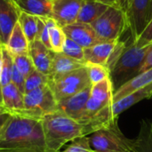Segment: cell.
Returning a JSON list of instances; mask_svg holds the SVG:
<instances>
[{
	"instance_id": "e0dca14e",
	"label": "cell",
	"mask_w": 152,
	"mask_h": 152,
	"mask_svg": "<svg viewBox=\"0 0 152 152\" xmlns=\"http://www.w3.org/2000/svg\"><path fill=\"white\" fill-rule=\"evenodd\" d=\"M84 66H86L85 62L75 60L64 54L62 52L54 53L49 78H54V77L65 75L73 70L80 69Z\"/></svg>"
},
{
	"instance_id": "836d02e7",
	"label": "cell",
	"mask_w": 152,
	"mask_h": 152,
	"mask_svg": "<svg viewBox=\"0 0 152 152\" xmlns=\"http://www.w3.org/2000/svg\"><path fill=\"white\" fill-rule=\"evenodd\" d=\"M11 117V114L4 109V107L0 104V131Z\"/></svg>"
},
{
	"instance_id": "ba28073f",
	"label": "cell",
	"mask_w": 152,
	"mask_h": 152,
	"mask_svg": "<svg viewBox=\"0 0 152 152\" xmlns=\"http://www.w3.org/2000/svg\"><path fill=\"white\" fill-rule=\"evenodd\" d=\"M92 86L86 66L65 75L49 78L51 87L57 102L69 98Z\"/></svg>"
},
{
	"instance_id": "30bf717a",
	"label": "cell",
	"mask_w": 152,
	"mask_h": 152,
	"mask_svg": "<svg viewBox=\"0 0 152 152\" xmlns=\"http://www.w3.org/2000/svg\"><path fill=\"white\" fill-rule=\"evenodd\" d=\"M85 1L86 0H53L52 18L61 28L75 23Z\"/></svg>"
},
{
	"instance_id": "ab89813d",
	"label": "cell",
	"mask_w": 152,
	"mask_h": 152,
	"mask_svg": "<svg viewBox=\"0 0 152 152\" xmlns=\"http://www.w3.org/2000/svg\"><path fill=\"white\" fill-rule=\"evenodd\" d=\"M122 2H123V0H122Z\"/></svg>"
},
{
	"instance_id": "277c9868",
	"label": "cell",
	"mask_w": 152,
	"mask_h": 152,
	"mask_svg": "<svg viewBox=\"0 0 152 152\" xmlns=\"http://www.w3.org/2000/svg\"><path fill=\"white\" fill-rule=\"evenodd\" d=\"M151 44L143 45L132 40L130 44H126L120 56L110 69V78L112 82L114 92L140 73L146 53Z\"/></svg>"
},
{
	"instance_id": "603a6c76",
	"label": "cell",
	"mask_w": 152,
	"mask_h": 152,
	"mask_svg": "<svg viewBox=\"0 0 152 152\" xmlns=\"http://www.w3.org/2000/svg\"><path fill=\"white\" fill-rule=\"evenodd\" d=\"M41 18L48 28L52 51L54 53H61L64 42L66 40V35L63 32L62 28H61L52 17H41Z\"/></svg>"
},
{
	"instance_id": "7a4b0ae2",
	"label": "cell",
	"mask_w": 152,
	"mask_h": 152,
	"mask_svg": "<svg viewBox=\"0 0 152 152\" xmlns=\"http://www.w3.org/2000/svg\"><path fill=\"white\" fill-rule=\"evenodd\" d=\"M114 88L110 78L92 85L90 97L87 101L85 114L80 124L84 126L86 135L110 124L112 116V97Z\"/></svg>"
},
{
	"instance_id": "3957f363",
	"label": "cell",
	"mask_w": 152,
	"mask_h": 152,
	"mask_svg": "<svg viewBox=\"0 0 152 152\" xmlns=\"http://www.w3.org/2000/svg\"><path fill=\"white\" fill-rule=\"evenodd\" d=\"M42 126L47 152H60L67 142L86 136L80 123L59 111L44 117Z\"/></svg>"
},
{
	"instance_id": "44dd1931",
	"label": "cell",
	"mask_w": 152,
	"mask_h": 152,
	"mask_svg": "<svg viewBox=\"0 0 152 152\" xmlns=\"http://www.w3.org/2000/svg\"><path fill=\"white\" fill-rule=\"evenodd\" d=\"M28 45L29 42L26 38L20 23L17 22L11 33L5 47L12 54V56H14L23 53H28Z\"/></svg>"
},
{
	"instance_id": "f546056e",
	"label": "cell",
	"mask_w": 152,
	"mask_h": 152,
	"mask_svg": "<svg viewBox=\"0 0 152 152\" xmlns=\"http://www.w3.org/2000/svg\"><path fill=\"white\" fill-rule=\"evenodd\" d=\"M61 152H94L89 142L88 136H82L71 142L70 145Z\"/></svg>"
},
{
	"instance_id": "8fae6325",
	"label": "cell",
	"mask_w": 152,
	"mask_h": 152,
	"mask_svg": "<svg viewBox=\"0 0 152 152\" xmlns=\"http://www.w3.org/2000/svg\"><path fill=\"white\" fill-rule=\"evenodd\" d=\"M20 12L15 1L0 0V45L7 44Z\"/></svg>"
},
{
	"instance_id": "5bb4252c",
	"label": "cell",
	"mask_w": 152,
	"mask_h": 152,
	"mask_svg": "<svg viewBox=\"0 0 152 152\" xmlns=\"http://www.w3.org/2000/svg\"><path fill=\"white\" fill-rule=\"evenodd\" d=\"M28 54L35 69L39 72L49 76L51 73L54 52L48 49L41 41L34 40L29 43Z\"/></svg>"
},
{
	"instance_id": "d6a6232c",
	"label": "cell",
	"mask_w": 152,
	"mask_h": 152,
	"mask_svg": "<svg viewBox=\"0 0 152 152\" xmlns=\"http://www.w3.org/2000/svg\"><path fill=\"white\" fill-rule=\"evenodd\" d=\"M152 69V44L151 45V46H150V48L146 53L145 59H144L143 63L142 65V68L140 69V73H142V72H144L148 69Z\"/></svg>"
},
{
	"instance_id": "e575fe53",
	"label": "cell",
	"mask_w": 152,
	"mask_h": 152,
	"mask_svg": "<svg viewBox=\"0 0 152 152\" xmlns=\"http://www.w3.org/2000/svg\"><path fill=\"white\" fill-rule=\"evenodd\" d=\"M96 1H99L105 4H108L109 6L122 7V0H96Z\"/></svg>"
},
{
	"instance_id": "2e32d148",
	"label": "cell",
	"mask_w": 152,
	"mask_h": 152,
	"mask_svg": "<svg viewBox=\"0 0 152 152\" xmlns=\"http://www.w3.org/2000/svg\"><path fill=\"white\" fill-rule=\"evenodd\" d=\"M118 43V40L97 44L84 49V60L87 63H94L107 67L108 61Z\"/></svg>"
},
{
	"instance_id": "8d00e7d4",
	"label": "cell",
	"mask_w": 152,
	"mask_h": 152,
	"mask_svg": "<svg viewBox=\"0 0 152 152\" xmlns=\"http://www.w3.org/2000/svg\"><path fill=\"white\" fill-rule=\"evenodd\" d=\"M2 63H3V58H2V50L0 46V78H1V72H2Z\"/></svg>"
},
{
	"instance_id": "1f68e13d",
	"label": "cell",
	"mask_w": 152,
	"mask_h": 152,
	"mask_svg": "<svg viewBox=\"0 0 152 152\" xmlns=\"http://www.w3.org/2000/svg\"><path fill=\"white\" fill-rule=\"evenodd\" d=\"M141 45H147L152 43V19L148 22L139 38L135 41Z\"/></svg>"
},
{
	"instance_id": "cb8c5ba5",
	"label": "cell",
	"mask_w": 152,
	"mask_h": 152,
	"mask_svg": "<svg viewBox=\"0 0 152 152\" xmlns=\"http://www.w3.org/2000/svg\"><path fill=\"white\" fill-rule=\"evenodd\" d=\"M37 16L27 13L25 12H20V13L18 22L20 23L24 35L29 43L37 39Z\"/></svg>"
},
{
	"instance_id": "6da1fadb",
	"label": "cell",
	"mask_w": 152,
	"mask_h": 152,
	"mask_svg": "<svg viewBox=\"0 0 152 152\" xmlns=\"http://www.w3.org/2000/svg\"><path fill=\"white\" fill-rule=\"evenodd\" d=\"M0 152H47L42 120L11 115L0 131Z\"/></svg>"
},
{
	"instance_id": "d590c367",
	"label": "cell",
	"mask_w": 152,
	"mask_h": 152,
	"mask_svg": "<svg viewBox=\"0 0 152 152\" xmlns=\"http://www.w3.org/2000/svg\"><path fill=\"white\" fill-rule=\"evenodd\" d=\"M152 19V0L150 2V7H149V11H148V17H147V24L148 22Z\"/></svg>"
},
{
	"instance_id": "7c38bea8",
	"label": "cell",
	"mask_w": 152,
	"mask_h": 152,
	"mask_svg": "<svg viewBox=\"0 0 152 152\" xmlns=\"http://www.w3.org/2000/svg\"><path fill=\"white\" fill-rule=\"evenodd\" d=\"M92 86L58 102V111L80 123L83 119Z\"/></svg>"
},
{
	"instance_id": "74e56055",
	"label": "cell",
	"mask_w": 152,
	"mask_h": 152,
	"mask_svg": "<svg viewBox=\"0 0 152 152\" xmlns=\"http://www.w3.org/2000/svg\"><path fill=\"white\" fill-rule=\"evenodd\" d=\"M0 104H2V93H1V86H0Z\"/></svg>"
},
{
	"instance_id": "9a60e30c",
	"label": "cell",
	"mask_w": 152,
	"mask_h": 152,
	"mask_svg": "<svg viewBox=\"0 0 152 152\" xmlns=\"http://www.w3.org/2000/svg\"><path fill=\"white\" fill-rule=\"evenodd\" d=\"M2 105L11 114L20 115L24 111V94L11 82L1 87Z\"/></svg>"
},
{
	"instance_id": "d4e9b609",
	"label": "cell",
	"mask_w": 152,
	"mask_h": 152,
	"mask_svg": "<svg viewBox=\"0 0 152 152\" xmlns=\"http://www.w3.org/2000/svg\"><path fill=\"white\" fill-rule=\"evenodd\" d=\"M2 50V72H1V78H0V86L1 87L8 85L11 83V77L12 71L13 67V60L12 54L6 49L5 45H0Z\"/></svg>"
},
{
	"instance_id": "7402d4cb",
	"label": "cell",
	"mask_w": 152,
	"mask_h": 152,
	"mask_svg": "<svg viewBox=\"0 0 152 152\" xmlns=\"http://www.w3.org/2000/svg\"><path fill=\"white\" fill-rule=\"evenodd\" d=\"M132 152H152V119H142Z\"/></svg>"
},
{
	"instance_id": "52a82bcc",
	"label": "cell",
	"mask_w": 152,
	"mask_h": 152,
	"mask_svg": "<svg viewBox=\"0 0 152 152\" xmlns=\"http://www.w3.org/2000/svg\"><path fill=\"white\" fill-rule=\"evenodd\" d=\"M58 111V102L49 85L24 94L23 116L42 120L47 115Z\"/></svg>"
},
{
	"instance_id": "8992f818",
	"label": "cell",
	"mask_w": 152,
	"mask_h": 152,
	"mask_svg": "<svg viewBox=\"0 0 152 152\" xmlns=\"http://www.w3.org/2000/svg\"><path fill=\"white\" fill-rule=\"evenodd\" d=\"M91 26L103 42H108L119 40L123 33L128 29V21L122 7L110 6Z\"/></svg>"
},
{
	"instance_id": "5b68a950",
	"label": "cell",
	"mask_w": 152,
	"mask_h": 152,
	"mask_svg": "<svg viewBox=\"0 0 152 152\" xmlns=\"http://www.w3.org/2000/svg\"><path fill=\"white\" fill-rule=\"evenodd\" d=\"M87 136L94 152H132L134 148V140L127 138L121 132L118 118Z\"/></svg>"
},
{
	"instance_id": "83f0119b",
	"label": "cell",
	"mask_w": 152,
	"mask_h": 152,
	"mask_svg": "<svg viewBox=\"0 0 152 152\" xmlns=\"http://www.w3.org/2000/svg\"><path fill=\"white\" fill-rule=\"evenodd\" d=\"M12 60L13 64L18 69V70L25 77V78L36 69L28 53L14 55L12 56Z\"/></svg>"
},
{
	"instance_id": "f1b7e54d",
	"label": "cell",
	"mask_w": 152,
	"mask_h": 152,
	"mask_svg": "<svg viewBox=\"0 0 152 152\" xmlns=\"http://www.w3.org/2000/svg\"><path fill=\"white\" fill-rule=\"evenodd\" d=\"M62 53L75 60L85 62L84 60V48L73 40L66 37V40L63 45ZM86 63V62H85Z\"/></svg>"
},
{
	"instance_id": "f35d334b",
	"label": "cell",
	"mask_w": 152,
	"mask_h": 152,
	"mask_svg": "<svg viewBox=\"0 0 152 152\" xmlns=\"http://www.w3.org/2000/svg\"><path fill=\"white\" fill-rule=\"evenodd\" d=\"M13 1H16V0H13Z\"/></svg>"
},
{
	"instance_id": "4dcf8cb0",
	"label": "cell",
	"mask_w": 152,
	"mask_h": 152,
	"mask_svg": "<svg viewBox=\"0 0 152 152\" xmlns=\"http://www.w3.org/2000/svg\"><path fill=\"white\" fill-rule=\"evenodd\" d=\"M11 82L23 94H25V77L18 70V69L13 64L12 71V77H11Z\"/></svg>"
},
{
	"instance_id": "4316f807",
	"label": "cell",
	"mask_w": 152,
	"mask_h": 152,
	"mask_svg": "<svg viewBox=\"0 0 152 152\" xmlns=\"http://www.w3.org/2000/svg\"><path fill=\"white\" fill-rule=\"evenodd\" d=\"M49 85V76L35 69L25 78V94Z\"/></svg>"
},
{
	"instance_id": "4fadbf2b",
	"label": "cell",
	"mask_w": 152,
	"mask_h": 152,
	"mask_svg": "<svg viewBox=\"0 0 152 152\" xmlns=\"http://www.w3.org/2000/svg\"><path fill=\"white\" fill-rule=\"evenodd\" d=\"M66 37L73 40L84 49L102 43L91 24L75 22L62 28Z\"/></svg>"
},
{
	"instance_id": "9c48e42d",
	"label": "cell",
	"mask_w": 152,
	"mask_h": 152,
	"mask_svg": "<svg viewBox=\"0 0 152 152\" xmlns=\"http://www.w3.org/2000/svg\"><path fill=\"white\" fill-rule=\"evenodd\" d=\"M151 0H123L124 9L128 21L130 38L135 42L147 25L148 11Z\"/></svg>"
},
{
	"instance_id": "d6986e66",
	"label": "cell",
	"mask_w": 152,
	"mask_h": 152,
	"mask_svg": "<svg viewBox=\"0 0 152 152\" xmlns=\"http://www.w3.org/2000/svg\"><path fill=\"white\" fill-rule=\"evenodd\" d=\"M109 7L108 4L96 0H86L79 11L76 22L92 24L99 19Z\"/></svg>"
},
{
	"instance_id": "ac0fdd59",
	"label": "cell",
	"mask_w": 152,
	"mask_h": 152,
	"mask_svg": "<svg viewBox=\"0 0 152 152\" xmlns=\"http://www.w3.org/2000/svg\"><path fill=\"white\" fill-rule=\"evenodd\" d=\"M152 83V69H148L142 73L138 74L130 81L123 85L113 94L112 102H116L123 97L132 94L133 92Z\"/></svg>"
},
{
	"instance_id": "484cf974",
	"label": "cell",
	"mask_w": 152,
	"mask_h": 152,
	"mask_svg": "<svg viewBox=\"0 0 152 152\" xmlns=\"http://www.w3.org/2000/svg\"><path fill=\"white\" fill-rule=\"evenodd\" d=\"M91 85H95L110 77V70L103 65L94 63H86Z\"/></svg>"
},
{
	"instance_id": "ffe728a7",
	"label": "cell",
	"mask_w": 152,
	"mask_h": 152,
	"mask_svg": "<svg viewBox=\"0 0 152 152\" xmlns=\"http://www.w3.org/2000/svg\"><path fill=\"white\" fill-rule=\"evenodd\" d=\"M15 3L21 12L37 17H52L53 0H16Z\"/></svg>"
}]
</instances>
